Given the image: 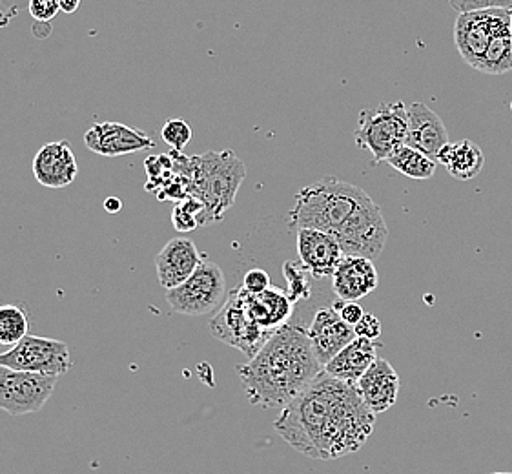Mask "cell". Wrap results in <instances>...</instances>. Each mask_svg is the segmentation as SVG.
<instances>
[{"label":"cell","instance_id":"obj_1","mask_svg":"<svg viewBox=\"0 0 512 474\" xmlns=\"http://www.w3.org/2000/svg\"><path fill=\"white\" fill-rule=\"evenodd\" d=\"M376 414L358 387L321 372L305 391L281 409L277 434L312 460H338L358 453L374 433Z\"/></svg>","mask_w":512,"mask_h":474},{"label":"cell","instance_id":"obj_2","mask_svg":"<svg viewBox=\"0 0 512 474\" xmlns=\"http://www.w3.org/2000/svg\"><path fill=\"white\" fill-rule=\"evenodd\" d=\"M323 372L308 340L307 325L288 321L248 363L237 367L246 398L263 409H283Z\"/></svg>","mask_w":512,"mask_h":474},{"label":"cell","instance_id":"obj_3","mask_svg":"<svg viewBox=\"0 0 512 474\" xmlns=\"http://www.w3.org/2000/svg\"><path fill=\"white\" fill-rule=\"evenodd\" d=\"M369 199V194L359 186L338 177H323L297 192L296 203L288 212V228L292 232L316 228L336 237Z\"/></svg>","mask_w":512,"mask_h":474},{"label":"cell","instance_id":"obj_4","mask_svg":"<svg viewBox=\"0 0 512 474\" xmlns=\"http://www.w3.org/2000/svg\"><path fill=\"white\" fill-rule=\"evenodd\" d=\"M185 176L190 177V196L205 205L203 227L221 221L236 203L246 177L245 163L232 150L190 157Z\"/></svg>","mask_w":512,"mask_h":474},{"label":"cell","instance_id":"obj_5","mask_svg":"<svg viewBox=\"0 0 512 474\" xmlns=\"http://www.w3.org/2000/svg\"><path fill=\"white\" fill-rule=\"evenodd\" d=\"M409 114L407 106L398 103H381L359 114L354 137L359 148L369 150L374 165L385 161L396 146L407 141Z\"/></svg>","mask_w":512,"mask_h":474},{"label":"cell","instance_id":"obj_6","mask_svg":"<svg viewBox=\"0 0 512 474\" xmlns=\"http://www.w3.org/2000/svg\"><path fill=\"white\" fill-rule=\"evenodd\" d=\"M228 298L223 270L212 261H203L179 287L166 290L170 309L183 316H206L221 309Z\"/></svg>","mask_w":512,"mask_h":474},{"label":"cell","instance_id":"obj_7","mask_svg":"<svg viewBox=\"0 0 512 474\" xmlns=\"http://www.w3.org/2000/svg\"><path fill=\"white\" fill-rule=\"evenodd\" d=\"M210 332L216 340L239 349L248 356V360L254 358L274 334L248 316L239 289L230 292L221 309L214 314L210 321Z\"/></svg>","mask_w":512,"mask_h":474},{"label":"cell","instance_id":"obj_8","mask_svg":"<svg viewBox=\"0 0 512 474\" xmlns=\"http://www.w3.org/2000/svg\"><path fill=\"white\" fill-rule=\"evenodd\" d=\"M57 376L15 371L0 365V411L11 416L39 413L52 398Z\"/></svg>","mask_w":512,"mask_h":474},{"label":"cell","instance_id":"obj_9","mask_svg":"<svg viewBox=\"0 0 512 474\" xmlns=\"http://www.w3.org/2000/svg\"><path fill=\"white\" fill-rule=\"evenodd\" d=\"M0 365L59 378L72 369V352L64 341L28 334L8 351L0 352Z\"/></svg>","mask_w":512,"mask_h":474},{"label":"cell","instance_id":"obj_10","mask_svg":"<svg viewBox=\"0 0 512 474\" xmlns=\"http://www.w3.org/2000/svg\"><path fill=\"white\" fill-rule=\"evenodd\" d=\"M336 239L345 256H359L372 261L381 256L389 239V228L381 208L374 203L372 197L350 217L347 225L339 230Z\"/></svg>","mask_w":512,"mask_h":474},{"label":"cell","instance_id":"obj_11","mask_svg":"<svg viewBox=\"0 0 512 474\" xmlns=\"http://www.w3.org/2000/svg\"><path fill=\"white\" fill-rule=\"evenodd\" d=\"M502 8L460 13L454 26V41L463 61L478 70L489 48L496 24L502 19Z\"/></svg>","mask_w":512,"mask_h":474},{"label":"cell","instance_id":"obj_12","mask_svg":"<svg viewBox=\"0 0 512 474\" xmlns=\"http://www.w3.org/2000/svg\"><path fill=\"white\" fill-rule=\"evenodd\" d=\"M294 234L297 236V258L310 278L316 281L332 278L345 256L338 239L316 228H299Z\"/></svg>","mask_w":512,"mask_h":474},{"label":"cell","instance_id":"obj_13","mask_svg":"<svg viewBox=\"0 0 512 474\" xmlns=\"http://www.w3.org/2000/svg\"><path fill=\"white\" fill-rule=\"evenodd\" d=\"M308 340L319 363L327 365L338 352L343 351L356 338V330L339 316L332 305L316 310L307 325Z\"/></svg>","mask_w":512,"mask_h":474},{"label":"cell","instance_id":"obj_14","mask_svg":"<svg viewBox=\"0 0 512 474\" xmlns=\"http://www.w3.org/2000/svg\"><path fill=\"white\" fill-rule=\"evenodd\" d=\"M84 145L104 157H121L154 148L152 137L121 123H93L84 134Z\"/></svg>","mask_w":512,"mask_h":474},{"label":"cell","instance_id":"obj_15","mask_svg":"<svg viewBox=\"0 0 512 474\" xmlns=\"http://www.w3.org/2000/svg\"><path fill=\"white\" fill-rule=\"evenodd\" d=\"M203 261V254L190 237H174L161 248L155 258L157 279L164 289H175L190 278Z\"/></svg>","mask_w":512,"mask_h":474},{"label":"cell","instance_id":"obj_16","mask_svg":"<svg viewBox=\"0 0 512 474\" xmlns=\"http://www.w3.org/2000/svg\"><path fill=\"white\" fill-rule=\"evenodd\" d=\"M31 170L39 185L52 190L72 185L79 174L77 159L68 141H53L41 146V150L33 157Z\"/></svg>","mask_w":512,"mask_h":474},{"label":"cell","instance_id":"obj_17","mask_svg":"<svg viewBox=\"0 0 512 474\" xmlns=\"http://www.w3.org/2000/svg\"><path fill=\"white\" fill-rule=\"evenodd\" d=\"M356 387L372 413H387L398 402L400 376L389 360L378 356V360L370 365L369 371L359 378Z\"/></svg>","mask_w":512,"mask_h":474},{"label":"cell","instance_id":"obj_18","mask_svg":"<svg viewBox=\"0 0 512 474\" xmlns=\"http://www.w3.org/2000/svg\"><path fill=\"white\" fill-rule=\"evenodd\" d=\"M378 270L374 261L359 256H343L332 276V290L343 301H359L378 289Z\"/></svg>","mask_w":512,"mask_h":474},{"label":"cell","instance_id":"obj_19","mask_svg":"<svg viewBox=\"0 0 512 474\" xmlns=\"http://www.w3.org/2000/svg\"><path fill=\"white\" fill-rule=\"evenodd\" d=\"M407 114H409V132H407L405 145L420 150L436 161L441 148L449 143L445 124L427 104L412 103L407 108Z\"/></svg>","mask_w":512,"mask_h":474},{"label":"cell","instance_id":"obj_20","mask_svg":"<svg viewBox=\"0 0 512 474\" xmlns=\"http://www.w3.org/2000/svg\"><path fill=\"white\" fill-rule=\"evenodd\" d=\"M241 299L245 303L246 312L252 320L259 323L261 327L276 332L279 327L292 320L294 316V301L290 299L285 290L277 287H268L265 292L252 294L243 287H237Z\"/></svg>","mask_w":512,"mask_h":474},{"label":"cell","instance_id":"obj_21","mask_svg":"<svg viewBox=\"0 0 512 474\" xmlns=\"http://www.w3.org/2000/svg\"><path fill=\"white\" fill-rule=\"evenodd\" d=\"M379 349L381 343L378 341L356 336L343 351L328 361L323 371L338 380L356 385L359 378L369 371L370 365L378 360Z\"/></svg>","mask_w":512,"mask_h":474},{"label":"cell","instance_id":"obj_22","mask_svg":"<svg viewBox=\"0 0 512 474\" xmlns=\"http://www.w3.org/2000/svg\"><path fill=\"white\" fill-rule=\"evenodd\" d=\"M441 165L447 168V172L458 181H469L480 176L485 166V155L482 148L472 143L469 139H463L458 143H447L440 150L438 159Z\"/></svg>","mask_w":512,"mask_h":474},{"label":"cell","instance_id":"obj_23","mask_svg":"<svg viewBox=\"0 0 512 474\" xmlns=\"http://www.w3.org/2000/svg\"><path fill=\"white\" fill-rule=\"evenodd\" d=\"M478 72L502 75L512 72V21L511 10L503 11L502 19L496 24L489 48L483 55Z\"/></svg>","mask_w":512,"mask_h":474},{"label":"cell","instance_id":"obj_24","mask_svg":"<svg viewBox=\"0 0 512 474\" xmlns=\"http://www.w3.org/2000/svg\"><path fill=\"white\" fill-rule=\"evenodd\" d=\"M385 163L392 166L396 172H400L401 176L416 179V181H427L436 172L434 159L405 143L396 146L385 159Z\"/></svg>","mask_w":512,"mask_h":474},{"label":"cell","instance_id":"obj_25","mask_svg":"<svg viewBox=\"0 0 512 474\" xmlns=\"http://www.w3.org/2000/svg\"><path fill=\"white\" fill-rule=\"evenodd\" d=\"M30 334L28 312L17 305H0V347H13Z\"/></svg>","mask_w":512,"mask_h":474},{"label":"cell","instance_id":"obj_26","mask_svg":"<svg viewBox=\"0 0 512 474\" xmlns=\"http://www.w3.org/2000/svg\"><path fill=\"white\" fill-rule=\"evenodd\" d=\"M203 216H205V205L197 197L190 196L175 203L172 210V223L177 232L185 234L197 227H203Z\"/></svg>","mask_w":512,"mask_h":474},{"label":"cell","instance_id":"obj_27","mask_svg":"<svg viewBox=\"0 0 512 474\" xmlns=\"http://www.w3.org/2000/svg\"><path fill=\"white\" fill-rule=\"evenodd\" d=\"M283 274L287 279L288 296L290 299L297 303L301 299L310 298L312 290H310V274L303 268L301 263H294V261H287L283 265Z\"/></svg>","mask_w":512,"mask_h":474},{"label":"cell","instance_id":"obj_28","mask_svg":"<svg viewBox=\"0 0 512 474\" xmlns=\"http://www.w3.org/2000/svg\"><path fill=\"white\" fill-rule=\"evenodd\" d=\"M192 126L179 119V117H172L164 123L161 128V137H163L164 143L168 146H172L175 152H181L190 141H192Z\"/></svg>","mask_w":512,"mask_h":474},{"label":"cell","instance_id":"obj_29","mask_svg":"<svg viewBox=\"0 0 512 474\" xmlns=\"http://www.w3.org/2000/svg\"><path fill=\"white\" fill-rule=\"evenodd\" d=\"M454 10L458 13H469V11L494 10H512V0H449Z\"/></svg>","mask_w":512,"mask_h":474},{"label":"cell","instance_id":"obj_30","mask_svg":"<svg viewBox=\"0 0 512 474\" xmlns=\"http://www.w3.org/2000/svg\"><path fill=\"white\" fill-rule=\"evenodd\" d=\"M30 15L37 22H50L61 11L59 0H30Z\"/></svg>","mask_w":512,"mask_h":474},{"label":"cell","instance_id":"obj_31","mask_svg":"<svg viewBox=\"0 0 512 474\" xmlns=\"http://www.w3.org/2000/svg\"><path fill=\"white\" fill-rule=\"evenodd\" d=\"M243 289L252 292V294H259V292H265L270 285V276L268 272H265L263 268H252L248 270L243 278Z\"/></svg>","mask_w":512,"mask_h":474},{"label":"cell","instance_id":"obj_32","mask_svg":"<svg viewBox=\"0 0 512 474\" xmlns=\"http://www.w3.org/2000/svg\"><path fill=\"white\" fill-rule=\"evenodd\" d=\"M332 307L338 310L339 316L343 318V320L347 321L349 325H356L363 316H365V312H363V307L359 305L358 301H343V299H336L334 303H332Z\"/></svg>","mask_w":512,"mask_h":474},{"label":"cell","instance_id":"obj_33","mask_svg":"<svg viewBox=\"0 0 512 474\" xmlns=\"http://www.w3.org/2000/svg\"><path fill=\"white\" fill-rule=\"evenodd\" d=\"M356 336L369 338V340H378L381 336V321L374 314H365L361 320L354 325Z\"/></svg>","mask_w":512,"mask_h":474},{"label":"cell","instance_id":"obj_34","mask_svg":"<svg viewBox=\"0 0 512 474\" xmlns=\"http://www.w3.org/2000/svg\"><path fill=\"white\" fill-rule=\"evenodd\" d=\"M59 4H61L62 13H66V15H73L75 11L79 10L81 0H59Z\"/></svg>","mask_w":512,"mask_h":474},{"label":"cell","instance_id":"obj_35","mask_svg":"<svg viewBox=\"0 0 512 474\" xmlns=\"http://www.w3.org/2000/svg\"><path fill=\"white\" fill-rule=\"evenodd\" d=\"M121 208H123V203H121V199H117V197H108V199L104 201V210L110 212V214H117Z\"/></svg>","mask_w":512,"mask_h":474},{"label":"cell","instance_id":"obj_36","mask_svg":"<svg viewBox=\"0 0 512 474\" xmlns=\"http://www.w3.org/2000/svg\"><path fill=\"white\" fill-rule=\"evenodd\" d=\"M492 474H512V473H492Z\"/></svg>","mask_w":512,"mask_h":474},{"label":"cell","instance_id":"obj_37","mask_svg":"<svg viewBox=\"0 0 512 474\" xmlns=\"http://www.w3.org/2000/svg\"><path fill=\"white\" fill-rule=\"evenodd\" d=\"M511 21H512V10H511Z\"/></svg>","mask_w":512,"mask_h":474}]
</instances>
